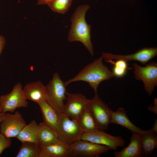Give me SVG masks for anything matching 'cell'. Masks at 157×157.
Here are the masks:
<instances>
[{
	"label": "cell",
	"instance_id": "d4e9b609",
	"mask_svg": "<svg viewBox=\"0 0 157 157\" xmlns=\"http://www.w3.org/2000/svg\"><path fill=\"white\" fill-rule=\"evenodd\" d=\"M11 145V138L0 133V156L5 149L10 147Z\"/></svg>",
	"mask_w": 157,
	"mask_h": 157
},
{
	"label": "cell",
	"instance_id": "277c9868",
	"mask_svg": "<svg viewBox=\"0 0 157 157\" xmlns=\"http://www.w3.org/2000/svg\"><path fill=\"white\" fill-rule=\"evenodd\" d=\"M83 133L78 120L63 114L60 115L56 134L62 141L70 145L81 140Z\"/></svg>",
	"mask_w": 157,
	"mask_h": 157
},
{
	"label": "cell",
	"instance_id": "4fadbf2b",
	"mask_svg": "<svg viewBox=\"0 0 157 157\" xmlns=\"http://www.w3.org/2000/svg\"><path fill=\"white\" fill-rule=\"evenodd\" d=\"M110 123L122 126L131 131L133 133L140 135L152 132L151 129L147 130H142L134 124L128 118L126 110L122 107L119 108L115 111H112Z\"/></svg>",
	"mask_w": 157,
	"mask_h": 157
},
{
	"label": "cell",
	"instance_id": "cb8c5ba5",
	"mask_svg": "<svg viewBox=\"0 0 157 157\" xmlns=\"http://www.w3.org/2000/svg\"><path fill=\"white\" fill-rule=\"evenodd\" d=\"M72 1V0H54L47 5L53 11L63 14L69 10Z\"/></svg>",
	"mask_w": 157,
	"mask_h": 157
},
{
	"label": "cell",
	"instance_id": "4dcf8cb0",
	"mask_svg": "<svg viewBox=\"0 0 157 157\" xmlns=\"http://www.w3.org/2000/svg\"><path fill=\"white\" fill-rule=\"evenodd\" d=\"M0 112H1V108L0 107Z\"/></svg>",
	"mask_w": 157,
	"mask_h": 157
},
{
	"label": "cell",
	"instance_id": "8992f818",
	"mask_svg": "<svg viewBox=\"0 0 157 157\" xmlns=\"http://www.w3.org/2000/svg\"><path fill=\"white\" fill-rule=\"evenodd\" d=\"M27 100L23 92L22 84L17 83L11 92L0 97L1 112L13 113L17 108H26L28 104Z\"/></svg>",
	"mask_w": 157,
	"mask_h": 157
},
{
	"label": "cell",
	"instance_id": "83f0119b",
	"mask_svg": "<svg viewBox=\"0 0 157 157\" xmlns=\"http://www.w3.org/2000/svg\"><path fill=\"white\" fill-rule=\"evenodd\" d=\"M54 0H37V3L39 5L47 4Z\"/></svg>",
	"mask_w": 157,
	"mask_h": 157
},
{
	"label": "cell",
	"instance_id": "ba28073f",
	"mask_svg": "<svg viewBox=\"0 0 157 157\" xmlns=\"http://www.w3.org/2000/svg\"><path fill=\"white\" fill-rule=\"evenodd\" d=\"M110 150L106 146L80 140L69 145V157H99Z\"/></svg>",
	"mask_w": 157,
	"mask_h": 157
},
{
	"label": "cell",
	"instance_id": "7402d4cb",
	"mask_svg": "<svg viewBox=\"0 0 157 157\" xmlns=\"http://www.w3.org/2000/svg\"><path fill=\"white\" fill-rule=\"evenodd\" d=\"M16 157H40V145L35 143L22 142Z\"/></svg>",
	"mask_w": 157,
	"mask_h": 157
},
{
	"label": "cell",
	"instance_id": "7c38bea8",
	"mask_svg": "<svg viewBox=\"0 0 157 157\" xmlns=\"http://www.w3.org/2000/svg\"><path fill=\"white\" fill-rule=\"evenodd\" d=\"M157 55V48H144L130 54L120 55L102 53L101 56L106 60L122 59L128 62L134 60L145 65Z\"/></svg>",
	"mask_w": 157,
	"mask_h": 157
},
{
	"label": "cell",
	"instance_id": "484cf974",
	"mask_svg": "<svg viewBox=\"0 0 157 157\" xmlns=\"http://www.w3.org/2000/svg\"><path fill=\"white\" fill-rule=\"evenodd\" d=\"M148 110L151 112H153L154 114H157V98L154 100V106L150 105L148 108Z\"/></svg>",
	"mask_w": 157,
	"mask_h": 157
},
{
	"label": "cell",
	"instance_id": "9c48e42d",
	"mask_svg": "<svg viewBox=\"0 0 157 157\" xmlns=\"http://www.w3.org/2000/svg\"><path fill=\"white\" fill-rule=\"evenodd\" d=\"M81 140L104 145L113 150L124 146L125 143V141L121 137L113 136L99 129L90 132H83Z\"/></svg>",
	"mask_w": 157,
	"mask_h": 157
},
{
	"label": "cell",
	"instance_id": "7a4b0ae2",
	"mask_svg": "<svg viewBox=\"0 0 157 157\" xmlns=\"http://www.w3.org/2000/svg\"><path fill=\"white\" fill-rule=\"evenodd\" d=\"M101 56L86 65L75 76L65 82L67 86L74 82H86L92 88L95 93L101 82L109 80L114 76L113 73L103 62Z\"/></svg>",
	"mask_w": 157,
	"mask_h": 157
},
{
	"label": "cell",
	"instance_id": "52a82bcc",
	"mask_svg": "<svg viewBox=\"0 0 157 157\" xmlns=\"http://www.w3.org/2000/svg\"><path fill=\"white\" fill-rule=\"evenodd\" d=\"M135 79L142 81L149 96L151 95L157 86V63L152 62L141 66L136 63L133 65Z\"/></svg>",
	"mask_w": 157,
	"mask_h": 157
},
{
	"label": "cell",
	"instance_id": "30bf717a",
	"mask_svg": "<svg viewBox=\"0 0 157 157\" xmlns=\"http://www.w3.org/2000/svg\"><path fill=\"white\" fill-rule=\"evenodd\" d=\"M26 124L22 115L19 111L4 113L0 123V131L7 137L16 138Z\"/></svg>",
	"mask_w": 157,
	"mask_h": 157
},
{
	"label": "cell",
	"instance_id": "44dd1931",
	"mask_svg": "<svg viewBox=\"0 0 157 157\" xmlns=\"http://www.w3.org/2000/svg\"><path fill=\"white\" fill-rule=\"evenodd\" d=\"M157 134L152 132L141 135V144L144 156H151L157 148Z\"/></svg>",
	"mask_w": 157,
	"mask_h": 157
},
{
	"label": "cell",
	"instance_id": "d6986e66",
	"mask_svg": "<svg viewBox=\"0 0 157 157\" xmlns=\"http://www.w3.org/2000/svg\"><path fill=\"white\" fill-rule=\"evenodd\" d=\"M39 143L40 145H47L59 142L60 140L54 131L44 122L38 124Z\"/></svg>",
	"mask_w": 157,
	"mask_h": 157
},
{
	"label": "cell",
	"instance_id": "4316f807",
	"mask_svg": "<svg viewBox=\"0 0 157 157\" xmlns=\"http://www.w3.org/2000/svg\"><path fill=\"white\" fill-rule=\"evenodd\" d=\"M6 42L5 38L3 35H0V55L4 48Z\"/></svg>",
	"mask_w": 157,
	"mask_h": 157
},
{
	"label": "cell",
	"instance_id": "603a6c76",
	"mask_svg": "<svg viewBox=\"0 0 157 157\" xmlns=\"http://www.w3.org/2000/svg\"><path fill=\"white\" fill-rule=\"evenodd\" d=\"M115 61L113 60L105 61L114 65L112 72L114 76L117 78L122 77L124 76L128 69L127 62L122 59H117Z\"/></svg>",
	"mask_w": 157,
	"mask_h": 157
},
{
	"label": "cell",
	"instance_id": "e0dca14e",
	"mask_svg": "<svg viewBox=\"0 0 157 157\" xmlns=\"http://www.w3.org/2000/svg\"><path fill=\"white\" fill-rule=\"evenodd\" d=\"M69 145L61 141L47 145H40V157H68Z\"/></svg>",
	"mask_w": 157,
	"mask_h": 157
},
{
	"label": "cell",
	"instance_id": "6da1fadb",
	"mask_svg": "<svg viewBox=\"0 0 157 157\" xmlns=\"http://www.w3.org/2000/svg\"><path fill=\"white\" fill-rule=\"evenodd\" d=\"M90 8L89 5L83 4L78 6L72 15L71 25L67 40L70 42L79 41L82 43L92 56L94 55L91 41V25L85 19V14Z\"/></svg>",
	"mask_w": 157,
	"mask_h": 157
},
{
	"label": "cell",
	"instance_id": "8fae6325",
	"mask_svg": "<svg viewBox=\"0 0 157 157\" xmlns=\"http://www.w3.org/2000/svg\"><path fill=\"white\" fill-rule=\"evenodd\" d=\"M67 102L63 114L71 119L78 120L87 106L90 99L81 93L74 94L66 92Z\"/></svg>",
	"mask_w": 157,
	"mask_h": 157
},
{
	"label": "cell",
	"instance_id": "3957f363",
	"mask_svg": "<svg viewBox=\"0 0 157 157\" xmlns=\"http://www.w3.org/2000/svg\"><path fill=\"white\" fill-rule=\"evenodd\" d=\"M66 87L57 72L45 85L46 101L59 114L63 113L64 101L66 99Z\"/></svg>",
	"mask_w": 157,
	"mask_h": 157
},
{
	"label": "cell",
	"instance_id": "9a60e30c",
	"mask_svg": "<svg viewBox=\"0 0 157 157\" xmlns=\"http://www.w3.org/2000/svg\"><path fill=\"white\" fill-rule=\"evenodd\" d=\"M114 155L115 157H143L141 135L133 133L129 144L121 150L115 152Z\"/></svg>",
	"mask_w": 157,
	"mask_h": 157
},
{
	"label": "cell",
	"instance_id": "f546056e",
	"mask_svg": "<svg viewBox=\"0 0 157 157\" xmlns=\"http://www.w3.org/2000/svg\"><path fill=\"white\" fill-rule=\"evenodd\" d=\"M4 113H3L2 112H0V123L3 118Z\"/></svg>",
	"mask_w": 157,
	"mask_h": 157
},
{
	"label": "cell",
	"instance_id": "2e32d148",
	"mask_svg": "<svg viewBox=\"0 0 157 157\" xmlns=\"http://www.w3.org/2000/svg\"><path fill=\"white\" fill-rule=\"evenodd\" d=\"M42 114L43 122L56 134L60 115L46 101L38 104Z\"/></svg>",
	"mask_w": 157,
	"mask_h": 157
},
{
	"label": "cell",
	"instance_id": "5b68a950",
	"mask_svg": "<svg viewBox=\"0 0 157 157\" xmlns=\"http://www.w3.org/2000/svg\"><path fill=\"white\" fill-rule=\"evenodd\" d=\"M88 107L97 125L98 129L105 131L110 124L112 112L113 111L108 105L99 97L97 93L90 99Z\"/></svg>",
	"mask_w": 157,
	"mask_h": 157
},
{
	"label": "cell",
	"instance_id": "ffe728a7",
	"mask_svg": "<svg viewBox=\"0 0 157 157\" xmlns=\"http://www.w3.org/2000/svg\"><path fill=\"white\" fill-rule=\"evenodd\" d=\"M78 121L83 132H90L99 129L88 105Z\"/></svg>",
	"mask_w": 157,
	"mask_h": 157
},
{
	"label": "cell",
	"instance_id": "ac0fdd59",
	"mask_svg": "<svg viewBox=\"0 0 157 157\" xmlns=\"http://www.w3.org/2000/svg\"><path fill=\"white\" fill-rule=\"evenodd\" d=\"M39 128L36 121L33 120L23 127L16 138L22 142H29L39 145Z\"/></svg>",
	"mask_w": 157,
	"mask_h": 157
},
{
	"label": "cell",
	"instance_id": "f1b7e54d",
	"mask_svg": "<svg viewBox=\"0 0 157 157\" xmlns=\"http://www.w3.org/2000/svg\"><path fill=\"white\" fill-rule=\"evenodd\" d=\"M152 131L157 134V119H155L154 122V125L151 129Z\"/></svg>",
	"mask_w": 157,
	"mask_h": 157
},
{
	"label": "cell",
	"instance_id": "5bb4252c",
	"mask_svg": "<svg viewBox=\"0 0 157 157\" xmlns=\"http://www.w3.org/2000/svg\"><path fill=\"white\" fill-rule=\"evenodd\" d=\"M23 91L27 100L37 104L46 101L45 85L40 81L26 84L23 88Z\"/></svg>",
	"mask_w": 157,
	"mask_h": 157
}]
</instances>
